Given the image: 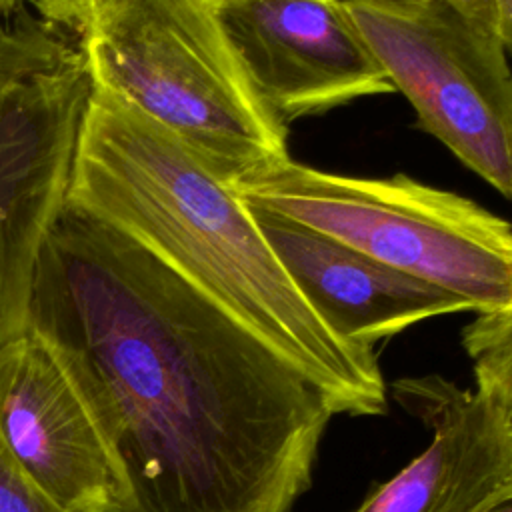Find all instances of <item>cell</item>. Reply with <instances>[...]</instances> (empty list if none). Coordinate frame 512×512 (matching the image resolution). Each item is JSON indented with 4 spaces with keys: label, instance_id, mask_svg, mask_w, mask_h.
I'll list each match as a JSON object with an SVG mask.
<instances>
[{
    "label": "cell",
    "instance_id": "6",
    "mask_svg": "<svg viewBox=\"0 0 512 512\" xmlns=\"http://www.w3.org/2000/svg\"><path fill=\"white\" fill-rule=\"evenodd\" d=\"M418 126L512 200V68L500 36L440 0H344Z\"/></svg>",
    "mask_w": 512,
    "mask_h": 512
},
{
    "label": "cell",
    "instance_id": "16",
    "mask_svg": "<svg viewBox=\"0 0 512 512\" xmlns=\"http://www.w3.org/2000/svg\"><path fill=\"white\" fill-rule=\"evenodd\" d=\"M484 512H512V490H508L504 496H500Z\"/></svg>",
    "mask_w": 512,
    "mask_h": 512
},
{
    "label": "cell",
    "instance_id": "8",
    "mask_svg": "<svg viewBox=\"0 0 512 512\" xmlns=\"http://www.w3.org/2000/svg\"><path fill=\"white\" fill-rule=\"evenodd\" d=\"M0 436L66 512H122V480L60 354L26 328L0 344Z\"/></svg>",
    "mask_w": 512,
    "mask_h": 512
},
{
    "label": "cell",
    "instance_id": "9",
    "mask_svg": "<svg viewBox=\"0 0 512 512\" xmlns=\"http://www.w3.org/2000/svg\"><path fill=\"white\" fill-rule=\"evenodd\" d=\"M392 396L432 442L352 512H484L512 490V432L476 388L428 374L396 380Z\"/></svg>",
    "mask_w": 512,
    "mask_h": 512
},
{
    "label": "cell",
    "instance_id": "17",
    "mask_svg": "<svg viewBox=\"0 0 512 512\" xmlns=\"http://www.w3.org/2000/svg\"><path fill=\"white\" fill-rule=\"evenodd\" d=\"M374 2H396V4H420L426 0H374Z\"/></svg>",
    "mask_w": 512,
    "mask_h": 512
},
{
    "label": "cell",
    "instance_id": "12",
    "mask_svg": "<svg viewBox=\"0 0 512 512\" xmlns=\"http://www.w3.org/2000/svg\"><path fill=\"white\" fill-rule=\"evenodd\" d=\"M0 512H66L12 456L0 436Z\"/></svg>",
    "mask_w": 512,
    "mask_h": 512
},
{
    "label": "cell",
    "instance_id": "5",
    "mask_svg": "<svg viewBox=\"0 0 512 512\" xmlns=\"http://www.w3.org/2000/svg\"><path fill=\"white\" fill-rule=\"evenodd\" d=\"M90 96L80 52L52 22L24 10L0 22V344L28 328Z\"/></svg>",
    "mask_w": 512,
    "mask_h": 512
},
{
    "label": "cell",
    "instance_id": "11",
    "mask_svg": "<svg viewBox=\"0 0 512 512\" xmlns=\"http://www.w3.org/2000/svg\"><path fill=\"white\" fill-rule=\"evenodd\" d=\"M462 346L472 360L476 390L512 432V310L476 314L462 330Z\"/></svg>",
    "mask_w": 512,
    "mask_h": 512
},
{
    "label": "cell",
    "instance_id": "1",
    "mask_svg": "<svg viewBox=\"0 0 512 512\" xmlns=\"http://www.w3.org/2000/svg\"><path fill=\"white\" fill-rule=\"evenodd\" d=\"M28 328L64 360L116 462L122 512H292L326 394L160 256L66 202Z\"/></svg>",
    "mask_w": 512,
    "mask_h": 512
},
{
    "label": "cell",
    "instance_id": "15",
    "mask_svg": "<svg viewBox=\"0 0 512 512\" xmlns=\"http://www.w3.org/2000/svg\"><path fill=\"white\" fill-rule=\"evenodd\" d=\"M22 10V0H0V22L12 18Z\"/></svg>",
    "mask_w": 512,
    "mask_h": 512
},
{
    "label": "cell",
    "instance_id": "4",
    "mask_svg": "<svg viewBox=\"0 0 512 512\" xmlns=\"http://www.w3.org/2000/svg\"><path fill=\"white\" fill-rule=\"evenodd\" d=\"M232 190L248 206L464 298L476 314L512 310V224L466 196L406 174L344 176L292 158Z\"/></svg>",
    "mask_w": 512,
    "mask_h": 512
},
{
    "label": "cell",
    "instance_id": "7",
    "mask_svg": "<svg viewBox=\"0 0 512 512\" xmlns=\"http://www.w3.org/2000/svg\"><path fill=\"white\" fill-rule=\"evenodd\" d=\"M212 4L252 88L284 126L394 90L344 0Z\"/></svg>",
    "mask_w": 512,
    "mask_h": 512
},
{
    "label": "cell",
    "instance_id": "14",
    "mask_svg": "<svg viewBox=\"0 0 512 512\" xmlns=\"http://www.w3.org/2000/svg\"><path fill=\"white\" fill-rule=\"evenodd\" d=\"M502 8V44L512 54V0H498Z\"/></svg>",
    "mask_w": 512,
    "mask_h": 512
},
{
    "label": "cell",
    "instance_id": "13",
    "mask_svg": "<svg viewBox=\"0 0 512 512\" xmlns=\"http://www.w3.org/2000/svg\"><path fill=\"white\" fill-rule=\"evenodd\" d=\"M472 24L500 36L502 34V8L498 0H440ZM502 40V38H500Z\"/></svg>",
    "mask_w": 512,
    "mask_h": 512
},
{
    "label": "cell",
    "instance_id": "3",
    "mask_svg": "<svg viewBox=\"0 0 512 512\" xmlns=\"http://www.w3.org/2000/svg\"><path fill=\"white\" fill-rule=\"evenodd\" d=\"M80 52L92 88L130 106L222 182L290 158L212 0H36Z\"/></svg>",
    "mask_w": 512,
    "mask_h": 512
},
{
    "label": "cell",
    "instance_id": "10",
    "mask_svg": "<svg viewBox=\"0 0 512 512\" xmlns=\"http://www.w3.org/2000/svg\"><path fill=\"white\" fill-rule=\"evenodd\" d=\"M248 208L298 292L348 342L374 348L422 320L472 310L444 288L278 214Z\"/></svg>",
    "mask_w": 512,
    "mask_h": 512
},
{
    "label": "cell",
    "instance_id": "2",
    "mask_svg": "<svg viewBox=\"0 0 512 512\" xmlns=\"http://www.w3.org/2000/svg\"><path fill=\"white\" fill-rule=\"evenodd\" d=\"M66 202L206 292L302 370L336 414H386L374 348L340 338L312 310L232 186L166 130L94 88Z\"/></svg>",
    "mask_w": 512,
    "mask_h": 512
}]
</instances>
